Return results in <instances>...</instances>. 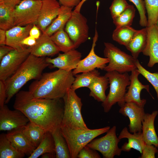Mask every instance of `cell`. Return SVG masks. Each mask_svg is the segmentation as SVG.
<instances>
[{"label": "cell", "mask_w": 158, "mask_h": 158, "mask_svg": "<svg viewBox=\"0 0 158 158\" xmlns=\"http://www.w3.org/2000/svg\"><path fill=\"white\" fill-rule=\"evenodd\" d=\"M104 44V55L109 60L104 71L107 72L116 71L123 73L137 69L136 62L137 59L122 51L112 43L105 42Z\"/></svg>", "instance_id": "7"}, {"label": "cell", "mask_w": 158, "mask_h": 158, "mask_svg": "<svg viewBox=\"0 0 158 158\" xmlns=\"http://www.w3.org/2000/svg\"><path fill=\"white\" fill-rule=\"evenodd\" d=\"M64 112L61 126L71 128H89L85 123L81 114L83 104L81 99L71 88L63 97Z\"/></svg>", "instance_id": "6"}, {"label": "cell", "mask_w": 158, "mask_h": 158, "mask_svg": "<svg viewBox=\"0 0 158 158\" xmlns=\"http://www.w3.org/2000/svg\"><path fill=\"white\" fill-rule=\"evenodd\" d=\"M120 107L119 113L129 118L130 132H142V122L145 114L144 107L133 102H125Z\"/></svg>", "instance_id": "14"}, {"label": "cell", "mask_w": 158, "mask_h": 158, "mask_svg": "<svg viewBox=\"0 0 158 158\" xmlns=\"http://www.w3.org/2000/svg\"><path fill=\"white\" fill-rule=\"evenodd\" d=\"M40 35V29L35 24L33 25L30 31L29 36L37 40L39 38Z\"/></svg>", "instance_id": "46"}, {"label": "cell", "mask_w": 158, "mask_h": 158, "mask_svg": "<svg viewBox=\"0 0 158 158\" xmlns=\"http://www.w3.org/2000/svg\"><path fill=\"white\" fill-rule=\"evenodd\" d=\"M61 6L56 0H42V4L36 24L43 33L59 13Z\"/></svg>", "instance_id": "16"}, {"label": "cell", "mask_w": 158, "mask_h": 158, "mask_svg": "<svg viewBox=\"0 0 158 158\" xmlns=\"http://www.w3.org/2000/svg\"><path fill=\"white\" fill-rule=\"evenodd\" d=\"M65 30L76 49L85 42L89 37V28L87 18L80 13L73 10L67 22Z\"/></svg>", "instance_id": "9"}, {"label": "cell", "mask_w": 158, "mask_h": 158, "mask_svg": "<svg viewBox=\"0 0 158 158\" xmlns=\"http://www.w3.org/2000/svg\"><path fill=\"white\" fill-rule=\"evenodd\" d=\"M77 158H100L101 157L96 150L86 145L80 151Z\"/></svg>", "instance_id": "40"}, {"label": "cell", "mask_w": 158, "mask_h": 158, "mask_svg": "<svg viewBox=\"0 0 158 158\" xmlns=\"http://www.w3.org/2000/svg\"><path fill=\"white\" fill-rule=\"evenodd\" d=\"M135 13V9L132 5L128 8L121 14L113 19L116 28L124 26H131Z\"/></svg>", "instance_id": "35"}, {"label": "cell", "mask_w": 158, "mask_h": 158, "mask_svg": "<svg viewBox=\"0 0 158 158\" xmlns=\"http://www.w3.org/2000/svg\"><path fill=\"white\" fill-rule=\"evenodd\" d=\"M137 31L131 26H124L116 28L113 32L112 38L118 44L126 47Z\"/></svg>", "instance_id": "32"}, {"label": "cell", "mask_w": 158, "mask_h": 158, "mask_svg": "<svg viewBox=\"0 0 158 158\" xmlns=\"http://www.w3.org/2000/svg\"><path fill=\"white\" fill-rule=\"evenodd\" d=\"M12 12L2 1H0V29L6 31L14 26Z\"/></svg>", "instance_id": "34"}, {"label": "cell", "mask_w": 158, "mask_h": 158, "mask_svg": "<svg viewBox=\"0 0 158 158\" xmlns=\"http://www.w3.org/2000/svg\"><path fill=\"white\" fill-rule=\"evenodd\" d=\"M105 75L108 79L110 89L108 94L102 105L104 112L108 113L116 103L120 107L123 104L126 89L130 85V75L127 72L121 73L113 71L107 72Z\"/></svg>", "instance_id": "5"}, {"label": "cell", "mask_w": 158, "mask_h": 158, "mask_svg": "<svg viewBox=\"0 0 158 158\" xmlns=\"http://www.w3.org/2000/svg\"><path fill=\"white\" fill-rule=\"evenodd\" d=\"M47 153H55V149L51 133L47 132L43 139L28 158H37Z\"/></svg>", "instance_id": "31"}, {"label": "cell", "mask_w": 158, "mask_h": 158, "mask_svg": "<svg viewBox=\"0 0 158 158\" xmlns=\"http://www.w3.org/2000/svg\"><path fill=\"white\" fill-rule=\"evenodd\" d=\"M81 57V53L73 49L63 54L59 53L58 56L54 58L46 57V60L52 64V68L69 71L76 68Z\"/></svg>", "instance_id": "17"}, {"label": "cell", "mask_w": 158, "mask_h": 158, "mask_svg": "<svg viewBox=\"0 0 158 158\" xmlns=\"http://www.w3.org/2000/svg\"><path fill=\"white\" fill-rule=\"evenodd\" d=\"M13 49H14L12 47L6 44L0 45V61Z\"/></svg>", "instance_id": "44"}, {"label": "cell", "mask_w": 158, "mask_h": 158, "mask_svg": "<svg viewBox=\"0 0 158 158\" xmlns=\"http://www.w3.org/2000/svg\"><path fill=\"white\" fill-rule=\"evenodd\" d=\"M129 5L126 0H113L109 7L112 18L113 19L119 16Z\"/></svg>", "instance_id": "38"}, {"label": "cell", "mask_w": 158, "mask_h": 158, "mask_svg": "<svg viewBox=\"0 0 158 158\" xmlns=\"http://www.w3.org/2000/svg\"><path fill=\"white\" fill-rule=\"evenodd\" d=\"M30 48V54L38 57L54 56L60 51L50 36L45 33H43L36 40L35 44Z\"/></svg>", "instance_id": "19"}, {"label": "cell", "mask_w": 158, "mask_h": 158, "mask_svg": "<svg viewBox=\"0 0 158 158\" xmlns=\"http://www.w3.org/2000/svg\"><path fill=\"white\" fill-rule=\"evenodd\" d=\"M21 0H0L2 1L12 11Z\"/></svg>", "instance_id": "45"}, {"label": "cell", "mask_w": 158, "mask_h": 158, "mask_svg": "<svg viewBox=\"0 0 158 158\" xmlns=\"http://www.w3.org/2000/svg\"><path fill=\"white\" fill-rule=\"evenodd\" d=\"M25 155L18 151L7 138L6 134L0 135V158H22Z\"/></svg>", "instance_id": "30"}, {"label": "cell", "mask_w": 158, "mask_h": 158, "mask_svg": "<svg viewBox=\"0 0 158 158\" xmlns=\"http://www.w3.org/2000/svg\"><path fill=\"white\" fill-rule=\"evenodd\" d=\"M60 99L36 98L28 91H21L16 94L13 107L30 122L51 133L61 125L64 106Z\"/></svg>", "instance_id": "1"}, {"label": "cell", "mask_w": 158, "mask_h": 158, "mask_svg": "<svg viewBox=\"0 0 158 158\" xmlns=\"http://www.w3.org/2000/svg\"><path fill=\"white\" fill-rule=\"evenodd\" d=\"M140 73L136 69L131 71L130 75V83L123 99V104L126 102H133L138 106L144 107L146 102L144 99H141L140 93L143 89H145L150 93L148 85L142 84L139 80L138 77Z\"/></svg>", "instance_id": "15"}, {"label": "cell", "mask_w": 158, "mask_h": 158, "mask_svg": "<svg viewBox=\"0 0 158 158\" xmlns=\"http://www.w3.org/2000/svg\"><path fill=\"white\" fill-rule=\"evenodd\" d=\"M72 9V7L61 5L59 14L44 33L51 36L58 30L64 28L71 16Z\"/></svg>", "instance_id": "26"}, {"label": "cell", "mask_w": 158, "mask_h": 158, "mask_svg": "<svg viewBox=\"0 0 158 158\" xmlns=\"http://www.w3.org/2000/svg\"><path fill=\"white\" fill-rule=\"evenodd\" d=\"M157 147L153 145L145 143L140 158H154L155 155L157 153Z\"/></svg>", "instance_id": "41"}, {"label": "cell", "mask_w": 158, "mask_h": 158, "mask_svg": "<svg viewBox=\"0 0 158 158\" xmlns=\"http://www.w3.org/2000/svg\"><path fill=\"white\" fill-rule=\"evenodd\" d=\"M148 40L147 45L142 52L149 57L147 66L152 67L158 63V28L156 24L147 27Z\"/></svg>", "instance_id": "20"}, {"label": "cell", "mask_w": 158, "mask_h": 158, "mask_svg": "<svg viewBox=\"0 0 158 158\" xmlns=\"http://www.w3.org/2000/svg\"><path fill=\"white\" fill-rule=\"evenodd\" d=\"M36 40L33 37L29 36L25 38L22 42L24 46H28L29 47L33 46L36 43Z\"/></svg>", "instance_id": "47"}, {"label": "cell", "mask_w": 158, "mask_h": 158, "mask_svg": "<svg viewBox=\"0 0 158 158\" xmlns=\"http://www.w3.org/2000/svg\"><path fill=\"white\" fill-rule=\"evenodd\" d=\"M147 13V26L156 24L158 18V0H144Z\"/></svg>", "instance_id": "36"}, {"label": "cell", "mask_w": 158, "mask_h": 158, "mask_svg": "<svg viewBox=\"0 0 158 158\" xmlns=\"http://www.w3.org/2000/svg\"><path fill=\"white\" fill-rule=\"evenodd\" d=\"M42 0H21L12 12L14 25L36 24Z\"/></svg>", "instance_id": "8"}, {"label": "cell", "mask_w": 158, "mask_h": 158, "mask_svg": "<svg viewBox=\"0 0 158 158\" xmlns=\"http://www.w3.org/2000/svg\"><path fill=\"white\" fill-rule=\"evenodd\" d=\"M147 27L137 30L131 40L126 46L135 58L137 59L140 53L145 49L147 42Z\"/></svg>", "instance_id": "24"}, {"label": "cell", "mask_w": 158, "mask_h": 158, "mask_svg": "<svg viewBox=\"0 0 158 158\" xmlns=\"http://www.w3.org/2000/svg\"><path fill=\"white\" fill-rule=\"evenodd\" d=\"M109 83L108 79L105 75L97 77L88 87L89 96L99 102H103L107 97L105 91Z\"/></svg>", "instance_id": "25"}, {"label": "cell", "mask_w": 158, "mask_h": 158, "mask_svg": "<svg viewBox=\"0 0 158 158\" xmlns=\"http://www.w3.org/2000/svg\"><path fill=\"white\" fill-rule=\"evenodd\" d=\"M156 25L158 28V19H157V20L156 22Z\"/></svg>", "instance_id": "51"}, {"label": "cell", "mask_w": 158, "mask_h": 158, "mask_svg": "<svg viewBox=\"0 0 158 158\" xmlns=\"http://www.w3.org/2000/svg\"><path fill=\"white\" fill-rule=\"evenodd\" d=\"M116 127L114 126L101 138L93 139L87 145L100 152L104 158H113L120 156L122 151L118 144L120 139L116 134Z\"/></svg>", "instance_id": "10"}, {"label": "cell", "mask_w": 158, "mask_h": 158, "mask_svg": "<svg viewBox=\"0 0 158 158\" xmlns=\"http://www.w3.org/2000/svg\"><path fill=\"white\" fill-rule=\"evenodd\" d=\"M50 65L45 57H38L30 54L16 71L4 81L6 91L5 104L8 103L29 81L39 79L43 70Z\"/></svg>", "instance_id": "3"}, {"label": "cell", "mask_w": 158, "mask_h": 158, "mask_svg": "<svg viewBox=\"0 0 158 158\" xmlns=\"http://www.w3.org/2000/svg\"><path fill=\"white\" fill-rule=\"evenodd\" d=\"M6 134L14 147L25 155L29 156L36 148L23 134L22 128L9 131Z\"/></svg>", "instance_id": "22"}, {"label": "cell", "mask_w": 158, "mask_h": 158, "mask_svg": "<svg viewBox=\"0 0 158 158\" xmlns=\"http://www.w3.org/2000/svg\"><path fill=\"white\" fill-rule=\"evenodd\" d=\"M55 146L56 158H71L67 142L63 135L61 127L51 133Z\"/></svg>", "instance_id": "28"}, {"label": "cell", "mask_w": 158, "mask_h": 158, "mask_svg": "<svg viewBox=\"0 0 158 158\" xmlns=\"http://www.w3.org/2000/svg\"><path fill=\"white\" fill-rule=\"evenodd\" d=\"M50 37L60 51L65 53L75 49L73 43L63 28L57 31Z\"/></svg>", "instance_id": "29"}, {"label": "cell", "mask_w": 158, "mask_h": 158, "mask_svg": "<svg viewBox=\"0 0 158 158\" xmlns=\"http://www.w3.org/2000/svg\"><path fill=\"white\" fill-rule=\"evenodd\" d=\"M30 48L28 47L20 51L12 50L0 61V80L5 81L18 69L30 54Z\"/></svg>", "instance_id": "11"}, {"label": "cell", "mask_w": 158, "mask_h": 158, "mask_svg": "<svg viewBox=\"0 0 158 158\" xmlns=\"http://www.w3.org/2000/svg\"><path fill=\"white\" fill-rule=\"evenodd\" d=\"M33 25L15 26L6 30V44L19 51L25 50L28 47L23 45L22 42L25 38L29 36L30 31Z\"/></svg>", "instance_id": "18"}, {"label": "cell", "mask_w": 158, "mask_h": 158, "mask_svg": "<svg viewBox=\"0 0 158 158\" xmlns=\"http://www.w3.org/2000/svg\"></svg>", "instance_id": "53"}, {"label": "cell", "mask_w": 158, "mask_h": 158, "mask_svg": "<svg viewBox=\"0 0 158 158\" xmlns=\"http://www.w3.org/2000/svg\"><path fill=\"white\" fill-rule=\"evenodd\" d=\"M100 73L96 69L92 71L77 74L71 88L75 91L82 87L88 88L95 79L100 75Z\"/></svg>", "instance_id": "33"}, {"label": "cell", "mask_w": 158, "mask_h": 158, "mask_svg": "<svg viewBox=\"0 0 158 158\" xmlns=\"http://www.w3.org/2000/svg\"><path fill=\"white\" fill-rule=\"evenodd\" d=\"M62 5L73 8L77 6L80 2L81 0H58Z\"/></svg>", "instance_id": "43"}, {"label": "cell", "mask_w": 158, "mask_h": 158, "mask_svg": "<svg viewBox=\"0 0 158 158\" xmlns=\"http://www.w3.org/2000/svg\"><path fill=\"white\" fill-rule=\"evenodd\" d=\"M87 0H81V1L80 3L77 6L75 7V8L74 10L78 12H80V10L82 6V5Z\"/></svg>", "instance_id": "50"}, {"label": "cell", "mask_w": 158, "mask_h": 158, "mask_svg": "<svg viewBox=\"0 0 158 158\" xmlns=\"http://www.w3.org/2000/svg\"><path fill=\"white\" fill-rule=\"evenodd\" d=\"M62 133L68 144L71 158H76L80 151L93 139L107 132L109 126L94 129L71 128L61 126Z\"/></svg>", "instance_id": "4"}, {"label": "cell", "mask_w": 158, "mask_h": 158, "mask_svg": "<svg viewBox=\"0 0 158 158\" xmlns=\"http://www.w3.org/2000/svg\"><path fill=\"white\" fill-rule=\"evenodd\" d=\"M118 137L120 140L124 138L128 139V142L125 143L121 148L122 151L129 152L131 149H133L142 153L145 144L142 132L131 134L128 131V128L125 127Z\"/></svg>", "instance_id": "23"}, {"label": "cell", "mask_w": 158, "mask_h": 158, "mask_svg": "<svg viewBox=\"0 0 158 158\" xmlns=\"http://www.w3.org/2000/svg\"><path fill=\"white\" fill-rule=\"evenodd\" d=\"M98 37V32L96 29L90 51L85 58L80 60L77 67L72 71L74 76L80 73L92 71L96 68L104 70L106 64L109 63L108 59L99 57L95 52V48Z\"/></svg>", "instance_id": "12"}, {"label": "cell", "mask_w": 158, "mask_h": 158, "mask_svg": "<svg viewBox=\"0 0 158 158\" xmlns=\"http://www.w3.org/2000/svg\"><path fill=\"white\" fill-rule=\"evenodd\" d=\"M132 2L136 7L140 15V25L142 27H147V19L146 13V10L145 3L143 0H129Z\"/></svg>", "instance_id": "39"}, {"label": "cell", "mask_w": 158, "mask_h": 158, "mask_svg": "<svg viewBox=\"0 0 158 158\" xmlns=\"http://www.w3.org/2000/svg\"><path fill=\"white\" fill-rule=\"evenodd\" d=\"M72 71L59 69L42 73L40 78L32 83L28 91L34 98L49 99L63 98L71 88L75 78Z\"/></svg>", "instance_id": "2"}, {"label": "cell", "mask_w": 158, "mask_h": 158, "mask_svg": "<svg viewBox=\"0 0 158 158\" xmlns=\"http://www.w3.org/2000/svg\"><path fill=\"white\" fill-rule=\"evenodd\" d=\"M6 30L0 29V45L6 44Z\"/></svg>", "instance_id": "48"}, {"label": "cell", "mask_w": 158, "mask_h": 158, "mask_svg": "<svg viewBox=\"0 0 158 158\" xmlns=\"http://www.w3.org/2000/svg\"><path fill=\"white\" fill-rule=\"evenodd\" d=\"M136 65L140 74L143 75L153 87L158 99V72L152 73L147 70L141 65L138 59L136 61Z\"/></svg>", "instance_id": "37"}, {"label": "cell", "mask_w": 158, "mask_h": 158, "mask_svg": "<svg viewBox=\"0 0 158 158\" xmlns=\"http://www.w3.org/2000/svg\"><path fill=\"white\" fill-rule=\"evenodd\" d=\"M158 114L157 110L151 114L145 113L142 122V133L145 143L158 148V137L154 126V120Z\"/></svg>", "instance_id": "21"}, {"label": "cell", "mask_w": 158, "mask_h": 158, "mask_svg": "<svg viewBox=\"0 0 158 158\" xmlns=\"http://www.w3.org/2000/svg\"><path fill=\"white\" fill-rule=\"evenodd\" d=\"M42 158H56L55 153H47L41 155Z\"/></svg>", "instance_id": "49"}, {"label": "cell", "mask_w": 158, "mask_h": 158, "mask_svg": "<svg viewBox=\"0 0 158 158\" xmlns=\"http://www.w3.org/2000/svg\"><path fill=\"white\" fill-rule=\"evenodd\" d=\"M157 154H158V152H157Z\"/></svg>", "instance_id": "52"}, {"label": "cell", "mask_w": 158, "mask_h": 158, "mask_svg": "<svg viewBox=\"0 0 158 158\" xmlns=\"http://www.w3.org/2000/svg\"><path fill=\"white\" fill-rule=\"evenodd\" d=\"M6 91L4 81L0 80V107L5 104Z\"/></svg>", "instance_id": "42"}, {"label": "cell", "mask_w": 158, "mask_h": 158, "mask_svg": "<svg viewBox=\"0 0 158 158\" xmlns=\"http://www.w3.org/2000/svg\"><path fill=\"white\" fill-rule=\"evenodd\" d=\"M22 130L30 143L35 148L40 143L47 132L30 121L22 128Z\"/></svg>", "instance_id": "27"}, {"label": "cell", "mask_w": 158, "mask_h": 158, "mask_svg": "<svg viewBox=\"0 0 158 158\" xmlns=\"http://www.w3.org/2000/svg\"><path fill=\"white\" fill-rule=\"evenodd\" d=\"M30 121L20 111L12 110L4 105L0 108V130L8 131L21 128Z\"/></svg>", "instance_id": "13"}]
</instances>
